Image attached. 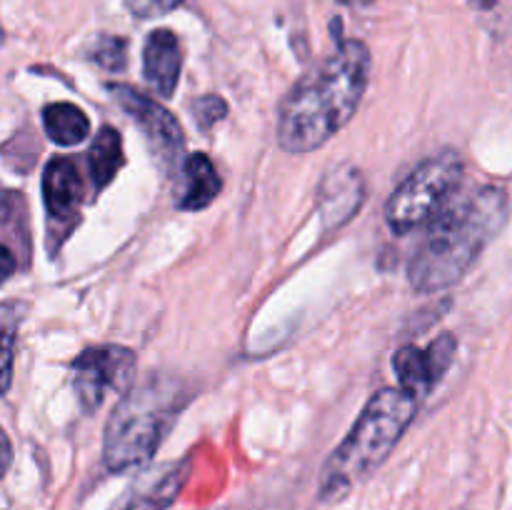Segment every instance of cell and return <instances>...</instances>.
Segmentation results:
<instances>
[{"label": "cell", "mask_w": 512, "mask_h": 510, "mask_svg": "<svg viewBox=\"0 0 512 510\" xmlns=\"http://www.w3.org/2000/svg\"><path fill=\"white\" fill-rule=\"evenodd\" d=\"M3 40H5V30H3V25H0V45H3Z\"/></svg>", "instance_id": "cell-24"}, {"label": "cell", "mask_w": 512, "mask_h": 510, "mask_svg": "<svg viewBox=\"0 0 512 510\" xmlns=\"http://www.w3.org/2000/svg\"><path fill=\"white\" fill-rule=\"evenodd\" d=\"M190 398L188 383L178 375L150 373L130 385L105 425V468L123 473L148 463Z\"/></svg>", "instance_id": "cell-3"}, {"label": "cell", "mask_w": 512, "mask_h": 510, "mask_svg": "<svg viewBox=\"0 0 512 510\" xmlns=\"http://www.w3.org/2000/svg\"><path fill=\"white\" fill-rule=\"evenodd\" d=\"M455 350H458V340L453 333H443L425 350L415 348V345H403L393 358V368L400 383L398 388L423 400L450 370Z\"/></svg>", "instance_id": "cell-8"}, {"label": "cell", "mask_w": 512, "mask_h": 510, "mask_svg": "<svg viewBox=\"0 0 512 510\" xmlns=\"http://www.w3.org/2000/svg\"><path fill=\"white\" fill-rule=\"evenodd\" d=\"M135 353L125 345H95L85 348L70 363L73 388L80 405L95 413L105 403L108 393L123 395L135 383Z\"/></svg>", "instance_id": "cell-6"}, {"label": "cell", "mask_w": 512, "mask_h": 510, "mask_svg": "<svg viewBox=\"0 0 512 510\" xmlns=\"http://www.w3.org/2000/svg\"><path fill=\"white\" fill-rule=\"evenodd\" d=\"M123 160V138H120V133L115 128L103 125L100 133L95 135L88 153L90 178H93L95 190H103L113 183L118 170L123 168Z\"/></svg>", "instance_id": "cell-14"}, {"label": "cell", "mask_w": 512, "mask_h": 510, "mask_svg": "<svg viewBox=\"0 0 512 510\" xmlns=\"http://www.w3.org/2000/svg\"><path fill=\"white\" fill-rule=\"evenodd\" d=\"M370 50L343 40L328 60L290 88L278 113V143L288 153H310L338 135L360 108L370 80Z\"/></svg>", "instance_id": "cell-1"}, {"label": "cell", "mask_w": 512, "mask_h": 510, "mask_svg": "<svg viewBox=\"0 0 512 510\" xmlns=\"http://www.w3.org/2000/svg\"><path fill=\"white\" fill-rule=\"evenodd\" d=\"M88 58L110 73L123 70L128 63V40L118 38V35H100L88 48Z\"/></svg>", "instance_id": "cell-18"}, {"label": "cell", "mask_w": 512, "mask_h": 510, "mask_svg": "<svg viewBox=\"0 0 512 510\" xmlns=\"http://www.w3.org/2000/svg\"><path fill=\"white\" fill-rule=\"evenodd\" d=\"M508 215V193L495 185H485L460 203L448 205L433 220L410 260V285L418 293L453 288L473 268L480 253L498 238Z\"/></svg>", "instance_id": "cell-2"}, {"label": "cell", "mask_w": 512, "mask_h": 510, "mask_svg": "<svg viewBox=\"0 0 512 510\" xmlns=\"http://www.w3.org/2000/svg\"><path fill=\"white\" fill-rule=\"evenodd\" d=\"M15 268H18V260H15V255L10 253V248H5V245L0 243V285L15 273Z\"/></svg>", "instance_id": "cell-21"}, {"label": "cell", "mask_w": 512, "mask_h": 510, "mask_svg": "<svg viewBox=\"0 0 512 510\" xmlns=\"http://www.w3.org/2000/svg\"><path fill=\"white\" fill-rule=\"evenodd\" d=\"M190 475V458L178 463H165L150 470L138 488L130 490L113 510H168L180 495Z\"/></svg>", "instance_id": "cell-12"}, {"label": "cell", "mask_w": 512, "mask_h": 510, "mask_svg": "<svg viewBox=\"0 0 512 510\" xmlns=\"http://www.w3.org/2000/svg\"><path fill=\"white\" fill-rule=\"evenodd\" d=\"M85 198V183L78 165L70 158H53L43 170V203L50 225H63L68 233L75 225ZM65 238V235H63Z\"/></svg>", "instance_id": "cell-9"}, {"label": "cell", "mask_w": 512, "mask_h": 510, "mask_svg": "<svg viewBox=\"0 0 512 510\" xmlns=\"http://www.w3.org/2000/svg\"><path fill=\"white\" fill-rule=\"evenodd\" d=\"M183 0H125V8L140 20H150V18H160V15L170 13L175 10Z\"/></svg>", "instance_id": "cell-20"}, {"label": "cell", "mask_w": 512, "mask_h": 510, "mask_svg": "<svg viewBox=\"0 0 512 510\" xmlns=\"http://www.w3.org/2000/svg\"><path fill=\"white\" fill-rule=\"evenodd\" d=\"M10 460H13V448H10V440L8 435H5V430L0 428V478L8 473Z\"/></svg>", "instance_id": "cell-22"}, {"label": "cell", "mask_w": 512, "mask_h": 510, "mask_svg": "<svg viewBox=\"0 0 512 510\" xmlns=\"http://www.w3.org/2000/svg\"><path fill=\"white\" fill-rule=\"evenodd\" d=\"M470 10L493 38L503 40L512 33V0H470Z\"/></svg>", "instance_id": "cell-17"}, {"label": "cell", "mask_w": 512, "mask_h": 510, "mask_svg": "<svg viewBox=\"0 0 512 510\" xmlns=\"http://www.w3.org/2000/svg\"><path fill=\"white\" fill-rule=\"evenodd\" d=\"M43 128L58 145H78L90 135V120L78 105L50 103L43 108Z\"/></svg>", "instance_id": "cell-15"}, {"label": "cell", "mask_w": 512, "mask_h": 510, "mask_svg": "<svg viewBox=\"0 0 512 510\" xmlns=\"http://www.w3.org/2000/svg\"><path fill=\"white\" fill-rule=\"evenodd\" d=\"M223 190L218 170L205 153L188 155L183 163V190H180V210H205Z\"/></svg>", "instance_id": "cell-13"}, {"label": "cell", "mask_w": 512, "mask_h": 510, "mask_svg": "<svg viewBox=\"0 0 512 510\" xmlns=\"http://www.w3.org/2000/svg\"><path fill=\"white\" fill-rule=\"evenodd\" d=\"M225 113H228V105H225V100L220 95H205V98H200L195 103V115H198L200 128L205 130L213 128L218 120H223Z\"/></svg>", "instance_id": "cell-19"}, {"label": "cell", "mask_w": 512, "mask_h": 510, "mask_svg": "<svg viewBox=\"0 0 512 510\" xmlns=\"http://www.w3.org/2000/svg\"><path fill=\"white\" fill-rule=\"evenodd\" d=\"M465 175V163L455 150H443L423 160L385 203V223L395 235H405L433 223L445 208Z\"/></svg>", "instance_id": "cell-5"}, {"label": "cell", "mask_w": 512, "mask_h": 510, "mask_svg": "<svg viewBox=\"0 0 512 510\" xmlns=\"http://www.w3.org/2000/svg\"><path fill=\"white\" fill-rule=\"evenodd\" d=\"M365 198V185L360 170L353 165H338L325 175L320 185V215L325 228H340L360 210Z\"/></svg>", "instance_id": "cell-11"}, {"label": "cell", "mask_w": 512, "mask_h": 510, "mask_svg": "<svg viewBox=\"0 0 512 510\" xmlns=\"http://www.w3.org/2000/svg\"><path fill=\"white\" fill-rule=\"evenodd\" d=\"M343 5H348V8H365V5H370L373 0H340Z\"/></svg>", "instance_id": "cell-23"}, {"label": "cell", "mask_w": 512, "mask_h": 510, "mask_svg": "<svg viewBox=\"0 0 512 510\" xmlns=\"http://www.w3.org/2000/svg\"><path fill=\"white\" fill-rule=\"evenodd\" d=\"M420 400L400 388H383L368 400L320 478V500L333 503L385 463L413 423Z\"/></svg>", "instance_id": "cell-4"}, {"label": "cell", "mask_w": 512, "mask_h": 510, "mask_svg": "<svg viewBox=\"0 0 512 510\" xmlns=\"http://www.w3.org/2000/svg\"><path fill=\"white\" fill-rule=\"evenodd\" d=\"M25 303L20 300H3L0 303V395H5L13 385V363L18 330L25 318Z\"/></svg>", "instance_id": "cell-16"}, {"label": "cell", "mask_w": 512, "mask_h": 510, "mask_svg": "<svg viewBox=\"0 0 512 510\" xmlns=\"http://www.w3.org/2000/svg\"><path fill=\"white\" fill-rule=\"evenodd\" d=\"M108 90L115 98V103L133 118L140 133L145 135V140H148L150 150L160 160V165L163 168H175L180 163V158H183L185 150V135L180 123L175 120V115L160 103H155L153 98L135 90L133 85L108 83Z\"/></svg>", "instance_id": "cell-7"}, {"label": "cell", "mask_w": 512, "mask_h": 510, "mask_svg": "<svg viewBox=\"0 0 512 510\" xmlns=\"http://www.w3.org/2000/svg\"><path fill=\"white\" fill-rule=\"evenodd\" d=\"M180 70H183V50H180L178 35L168 28L153 30L143 48L145 83L160 98H170L178 88Z\"/></svg>", "instance_id": "cell-10"}]
</instances>
